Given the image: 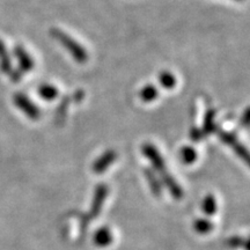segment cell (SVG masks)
I'll list each match as a JSON object with an SVG mask.
<instances>
[{
    "label": "cell",
    "mask_w": 250,
    "mask_h": 250,
    "mask_svg": "<svg viewBox=\"0 0 250 250\" xmlns=\"http://www.w3.org/2000/svg\"><path fill=\"white\" fill-rule=\"evenodd\" d=\"M50 34H51V36L54 37L55 40H57L58 42L70 52L74 61L80 62V64L88 61V52L86 51V49L81 44H79L76 40L72 39L70 35H67L66 33L58 29V28H52V29L50 30Z\"/></svg>",
    "instance_id": "obj_2"
},
{
    "label": "cell",
    "mask_w": 250,
    "mask_h": 250,
    "mask_svg": "<svg viewBox=\"0 0 250 250\" xmlns=\"http://www.w3.org/2000/svg\"><path fill=\"white\" fill-rule=\"evenodd\" d=\"M202 210L206 215H213L217 212V201H215V197L212 193H208L203 199Z\"/></svg>",
    "instance_id": "obj_12"
},
{
    "label": "cell",
    "mask_w": 250,
    "mask_h": 250,
    "mask_svg": "<svg viewBox=\"0 0 250 250\" xmlns=\"http://www.w3.org/2000/svg\"><path fill=\"white\" fill-rule=\"evenodd\" d=\"M139 96L144 102H152V101H154L156 98H158L159 92H158V89H156L155 86L147 85V86L144 87L142 90H140Z\"/></svg>",
    "instance_id": "obj_14"
},
{
    "label": "cell",
    "mask_w": 250,
    "mask_h": 250,
    "mask_svg": "<svg viewBox=\"0 0 250 250\" xmlns=\"http://www.w3.org/2000/svg\"><path fill=\"white\" fill-rule=\"evenodd\" d=\"M14 103L18 108L22 110L26 116L31 118V120H37L40 117V109L23 94H17L14 96Z\"/></svg>",
    "instance_id": "obj_5"
},
{
    "label": "cell",
    "mask_w": 250,
    "mask_h": 250,
    "mask_svg": "<svg viewBox=\"0 0 250 250\" xmlns=\"http://www.w3.org/2000/svg\"><path fill=\"white\" fill-rule=\"evenodd\" d=\"M116 158H117L116 151H114V149H108V151H105L101 156H100V158L96 159L95 162H94L92 166L93 171L96 174L104 173V171L109 168V166L114 164L115 160H116Z\"/></svg>",
    "instance_id": "obj_6"
},
{
    "label": "cell",
    "mask_w": 250,
    "mask_h": 250,
    "mask_svg": "<svg viewBox=\"0 0 250 250\" xmlns=\"http://www.w3.org/2000/svg\"><path fill=\"white\" fill-rule=\"evenodd\" d=\"M15 55H17L18 61L20 62V66L23 71H31L34 68V61L27 51L21 45H18L15 48Z\"/></svg>",
    "instance_id": "obj_8"
},
{
    "label": "cell",
    "mask_w": 250,
    "mask_h": 250,
    "mask_svg": "<svg viewBox=\"0 0 250 250\" xmlns=\"http://www.w3.org/2000/svg\"><path fill=\"white\" fill-rule=\"evenodd\" d=\"M180 154L183 164L191 165L197 160V152L192 147H190V146H184V147H182Z\"/></svg>",
    "instance_id": "obj_15"
},
{
    "label": "cell",
    "mask_w": 250,
    "mask_h": 250,
    "mask_svg": "<svg viewBox=\"0 0 250 250\" xmlns=\"http://www.w3.org/2000/svg\"><path fill=\"white\" fill-rule=\"evenodd\" d=\"M159 80H160L161 86L167 89L174 88L175 85H176V78H175L170 72H167V71L161 72L160 77H159Z\"/></svg>",
    "instance_id": "obj_16"
},
{
    "label": "cell",
    "mask_w": 250,
    "mask_h": 250,
    "mask_svg": "<svg viewBox=\"0 0 250 250\" xmlns=\"http://www.w3.org/2000/svg\"><path fill=\"white\" fill-rule=\"evenodd\" d=\"M227 245L229 247H233V248H239V247H243V248H245L246 250H249L248 241H247L246 239H243V237H240V236L229 237V239L227 240Z\"/></svg>",
    "instance_id": "obj_19"
},
{
    "label": "cell",
    "mask_w": 250,
    "mask_h": 250,
    "mask_svg": "<svg viewBox=\"0 0 250 250\" xmlns=\"http://www.w3.org/2000/svg\"><path fill=\"white\" fill-rule=\"evenodd\" d=\"M239 1H242V0H239Z\"/></svg>",
    "instance_id": "obj_22"
},
{
    "label": "cell",
    "mask_w": 250,
    "mask_h": 250,
    "mask_svg": "<svg viewBox=\"0 0 250 250\" xmlns=\"http://www.w3.org/2000/svg\"><path fill=\"white\" fill-rule=\"evenodd\" d=\"M142 151L144 153V155L151 161V164L153 167H154V169L158 171V173H160L161 181L164 182L165 186L168 188V190H169L170 195L173 196V198L175 199L182 198L183 197L182 188L180 187V184L176 182V180H175L174 177L171 176L169 171H168L167 167H166L164 158H162L160 152L156 149L155 146L149 143H146L143 145Z\"/></svg>",
    "instance_id": "obj_1"
},
{
    "label": "cell",
    "mask_w": 250,
    "mask_h": 250,
    "mask_svg": "<svg viewBox=\"0 0 250 250\" xmlns=\"http://www.w3.org/2000/svg\"><path fill=\"white\" fill-rule=\"evenodd\" d=\"M214 118H215L214 109H210V110H208L204 117V124H203V130H202L203 136H208V134L212 133L215 130Z\"/></svg>",
    "instance_id": "obj_10"
},
{
    "label": "cell",
    "mask_w": 250,
    "mask_h": 250,
    "mask_svg": "<svg viewBox=\"0 0 250 250\" xmlns=\"http://www.w3.org/2000/svg\"><path fill=\"white\" fill-rule=\"evenodd\" d=\"M68 104H70V98L66 96V98L62 99V101L61 104H59V107L57 109V111H56V121L57 122H62L65 120V116H66V110H67V107Z\"/></svg>",
    "instance_id": "obj_17"
},
{
    "label": "cell",
    "mask_w": 250,
    "mask_h": 250,
    "mask_svg": "<svg viewBox=\"0 0 250 250\" xmlns=\"http://www.w3.org/2000/svg\"><path fill=\"white\" fill-rule=\"evenodd\" d=\"M241 123L243 126H248L249 124V109H246L245 114H243V117L241 118Z\"/></svg>",
    "instance_id": "obj_21"
},
{
    "label": "cell",
    "mask_w": 250,
    "mask_h": 250,
    "mask_svg": "<svg viewBox=\"0 0 250 250\" xmlns=\"http://www.w3.org/2000/svg\"><path fill=\"white\" fill-rule=\"evenodd\" d=\"M39 94L41 98L46 100V101H52L58 96V89L55 86L45 83V85L40 86Z\"/></svg>",
    "instance_id": "obj_13"
},
{
    "label": "cell",
    "mask_w": 250,
    "mask_h": 250,
    "mask_svg": "<svg viewBox=\"0 0 250 250\" xmlns=\"http://www.w3.org/2000/svg\"><path fill=\"white\" fill-rule=\"evenodd\" d=\"M144 175H145L146 180L149 184V188H151V191L155 197H161L162 195V186L160 180L158 179V176H155V174L153 173L151 169L146 168L144 170Z\"/></svg>",
    "instance_id": "obj_9"
},
{
    "label": "cell",
    "mask_w": 250,
    "mask_h": 250,
    "mask_svg": "<svg viewBox=\"0 0 250 250\" xmlns=\"http://www.w3.org/2000/svg\"><path fill=\"white\" fill-rule=\"evenodd\" d=\"M214 225L208 219L199 218L193 223V229L198 234H208L213 230Z\"/></svg>",
    "instance_id": "obj_11"
},
{
    "label": "cell",
    "mask_w": 250,
    "mask_h": 250,
    "mask_svg": "<svg viewBox=\"0 0 250 250\" xmlns=\"http://www.w3.org/2000/svg\"><path fill=\"white\" fill-rule=\"evenodd\" d=\"M190 137H191L193 142H199L203 137L202 130H198L196 129V127H193V129H191V132H190Z\"/></svg>",
    "instance_id": "obj_20"
},
{
    "label": "cell",
    "mask_w": 250,
    "mask_h": 250,
    "mask_svg": "<svg viewBox=\"0 0 250 250\" xmlns=\"http://www.w3.org/2000/svg\"><path fill=\"white\" fill-rule=\"evenodd\" d=\"M0 64H1V68L5 72L11 70V61H9L7 51H6L5 45L2 44L1 41H0Z\"/></svg>",
    "instance_id": "obj_18"
},
{
    "label": "cell",
    "mask_w": 250,
    "mask_h": 250,
    "mask_svg": "<svg viewBox=\"0 0 250 250\" xmlns=\"http://www.w3.org/2000/svg\"><path fill=\"white\" fill-rule=\"evenodd\" d=\"M93 239L98 247H107L112 242V233L108 227H101L94 234Z\"/></svg>",
    "instance_id": "obj_7"
},
{
    "label": "cell",
    "mask_w": 250,
    "mask_h": 250,
    "mask_svg": "<svg viewBox=\"0 0 250 250\" xmlns=\"http://www.w3.org/2000/svg\"><path fill=\"white\" fill-rule=\"evenodd\" d=\"M219 137H220V139L223 140L226 145L230 146V147L233 148V151L236 153L237 156H239L240 159H242L246 164H248L249 153H248V151H247V148L245 147V146L242 145V144H240L239 142H237V138H236L235 134L226 132V131H220V132H219Z\"/></svg>",
    "instance_id": "obj_4"
},
{
    "label": "cell",
    "mask_w": 250,
    "mask_h": 250,
    "mask_svg": "<svg viewBox=\"0 0 250 250\" xmlns=\"http://www.w3.org/2000/svg\"><path fill=\"white\" fill-rule=\"evenodd\" d=\"M109 192V189L107 187V184L104 183H100L96 187L95 191H94V196H93V201H92V205H90V210H89V218L95 219L101 212L103 204H104L105 198H107Z\"/></svg>",
    "instance_id": "obj_3"
}]
</instances>
